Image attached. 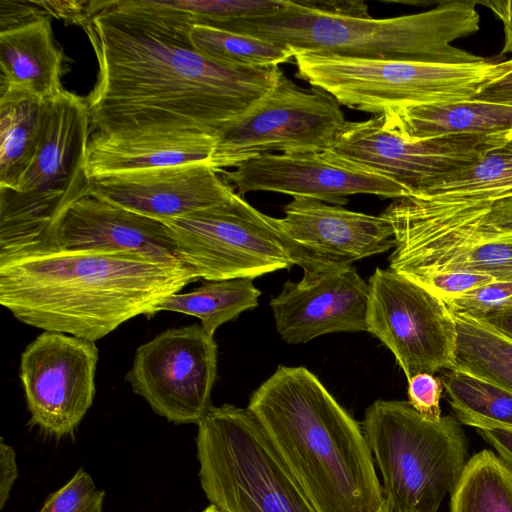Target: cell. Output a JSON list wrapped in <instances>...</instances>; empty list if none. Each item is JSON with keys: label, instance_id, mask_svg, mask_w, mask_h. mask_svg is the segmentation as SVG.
I'll list each match as a JSON object with an SVG mask.
<instances>
[{"label": "cell", "instance_id": "ab89813d", "mask_svg": "<svg viewBox=\"0 0 512 512\" xmlns=\"http://www.w3.org/2000/svg\"><path fill=\"white\" fill-rule=\"evenodd\" d=\"M18 469L14 449L1 439L0 444V508L9 498L12 486L17 479Z\"/></svg>", "mask_w": 512, "mask_h": 512}, {"label": "cell", "instance_id": "8992f818", "mask_svg": "<svg viewBox=\"0 0 512 512\" xmlns=\"http://www.w3.org/2000/svg\"><path fill=\"white\" fill-rule=\"evenodd\" d=\"M199 478L223 512H315L247 408L211 406L197 424Z\"/></svg>", "mask_w": 512, "mask_h": 512}, {"label": "cell", "instance_id": "ee69618b", "mask_svg": "<svg viewBox=\"0 0 512 512\" xmlns=\"http://www.w3.org/2000/svg\"><path fill=\"white\" fill-rule=\"evenodd\" d=\"M202 512H223L220 508H218L216 505L211 504L207 508H205Z\"/></svg>", "mask_w": 512, "mask_h": 512}, {"label": "cell", "instance_id": "d590c367", "mask_svg": "<svg viewBox=\"0 0 512 512\" xmlns=\"http://www.w3.org/2000/svg\"><path fill=\"white\" fill-rule=\"evenodd\" d=\"M443 385L433 374L420 373L408 381V402L425 418L437 421L441 415Z\"/></svg>", "mask_w": 512, "mask_h": 512}, {"label": "cell", "instance_id": "60d3db41", "mask_svg": "<svg viewBox=\"0 0 512 512\" xmlns=\"http://www.w3.org/2000/svg\"><path fill=\"white\" fill-rule=\"evenodd\" d=\"M477 432L495 449L497 455L512 468V430L490 429L477 430Z\"/></svg>", "mask_w": 512, "mask_h": 512}, {"label": "cell", "instance_id": "f35d334b", "mask_svg": "<svg viewBox=\"0 0 512 512\" xmlns=\"http://www.w3.org/2000/svg\"><path fill=\"white\" fill-rule=\"evenodd\" d=\"M473 99L512 107V59L503 61L501 70L479 88Z\"/></svg>", "mask_w": 512, "mask_h": 512}, {"label": "cell", "instance_id": "cb8c5ba5", "mask_svg": "<svg viewBox=\"0 0 512 512\" xmlns=\"http://www.w3.org/2000/svg\"><path fill=\"white\" fill-rule=\"evenodd\" d=\"M42 102L21 92H0V188L17 190L34 157Z\"/></svg>", "mask_w": 512, "mask_h": 512}, {"label": "cell", "instance_id": "277c9868", "mask_svg": "<svg viewBox=\"0 0 512 512\" xmlns=\"http://www.w3.org/2000/svg\"><path fill=\"white\" fill-rule=\"evenodd\" d=\"M475 1H444L421 13L361 18L317 12L287 0L276 14L232 21L221 29L271 41L295 53L463 64L487 60L452 45L479 30Z\"/></svg>", "mask_w": 512, "mask_h": 512}, {"label": "cell", "instance_id": "f1b7e54d", "mask_svg": "<svg viewBox=\"0 0 512 512\" xmlns=\"http://www.w3.org/2000/svg\"><path fill=\"white\" fill-rule=\"evenodd\" d=\"M512 196V134L477 162L431 186L417 197L488 201Z\"/></svg>", "mask_w": 512, "mask_h": 512}, {"label": "cell", "instance_id": "e575fe53", "mask_svg": "<svg viewBox=\"0 0 512 512\" xmlns=\"http://www.w3.org/2000/svg\"><path fill=\"white\" fill-rule=\"evenodd\" d=\"M441 299L457 297L497 281L493 277L464 271H430L405 276Z\"/></svg>", "mask_w": 512, "mask_h": 512}, {"label": "cell", "instance_id": "4fadbf2b", "mask_svg": "<svg viewBox=\"0 0 512 512\" xmlns=\"http://www.w3.org/2000/svg\"><path fill=\"white\" fill-rule=\"evenodd\" d=\"M98 349L94 341L45 331L20 359L30 424L48 434H72L92 405Z\"/></svg>", "mask_w": 512, "mask_h": 512}, {"label": "cell", "instance_id": "ffe728a7", "mask_svg": "<svg viewBox=\"0 0 512 512\" xmlns=\"http://www.w3.org/2000/svg\"><path fill=\"white\" fill-rule=\"evenodd\" d=\"M92 133L86 99L64 89L43 100L36 151L15 191L79 197L88 188L85 167Z\"/></svg>", "mask_w": 512, "mask_h": 512}, {"label": "cell", "instance_id": "836d02e7", "mask_svg": "<svg viewBox=\"0 0 512 512\" xmlns=\"http://www.w3.org/2000/svg\"><path fill=\"white\" fill-rule=\"evenodd\" d=\"M442 300L452 314L485 318L512 308V281H495L460 296Z\"/></svg>", "mask_w": 512, "mask_h": 512}, {"label": "cell", "instance_id": "9a60e30c", "mask_svg": "<svg viewBox=\"0 0 512 512\" xmlns=\"http://www.w3.org/2000/svg\"><path fill=\"white\" fill-rule=\"evenodd\" d=\"M285 216L273 218L294 264L304 272L329 265H350L394 247L393 229L384 217L342 206L293 197Z\"/></svg>", "mask_w": 512, "mask_h": 512}, {"label": "cell", "instance_id": "9c48e42d", "mask_svg": "<svg viewBox=\"0 0 512 512\" xmlns=\"http://www.w3.org/2000/svg\"><path fill=\"white\" fill-rule=\"evenodd\" d=\"M162 222L199 279H254L294 265L273 217L237 192L226 203Z\"/></svg>", "mask_w": 512, "mask_h": 512}, {"label": "cell", "instance_id": "4316f807", "mask_svg": "<svg viewBox=\"0 0 512 512\" xmlns=\"http://www.w3.org/2000/svg\"><path fill=\"white\" fill-rule=\"evenodd\" d=\"M452 315L457 331L455 367L512 392V339L482 318Z\"/></svg>", "mask_w": 512, "mask_h": 512}, {"label": "cell", "instance_id": "8fae6325", "mask_svg": "<svg viewBox=\"0 0 512 512\" xmlns=\"http://www.w3.org/2000/svg\"><path fill=\"white\" fill-rule=\"evenodd\" d=\"M367 332L394 355L407 380L455 367L457 331L445 302L391 268L368 281Z\"/></svg>", "mask_w": 512, "mask_h": 512}, {"label": "cell", "instance_id": "1f68e13d", "mask_svg": "<svg viewBox=\"0 0 512 512\" xmlns=\"http://www.w3.org/2000/svg\"><path fill=\"white\" fill-rule=\"evenodd\" d=\"M424 216L435 223L484 233H512V196L493 202L430 198Z\"/></svg>", "mask_w": 512, "mask_h": 512}, {"label": "cell", "instance_id": "7a4b0ae2", "mask_svg": "<svg viewBox=\"0 0 512 512\" xmlns=\"http://www.w3.org/2000/svg\"><path fill=\"white\" fill-rule=\"evenodd\" d=\"M198 279L184 264L141 254L33 245L0 257V303L27 325L95 342L134 317L155 315Z\"/></svg>", "mask_w": 512, "mask_h": 512}, {"label": "cell", "instance_id": "603a6c76", "mask_svg": "<svg viewBox=\"0 0 512 512\" xmlns=\"http://www.w3.org/2000/svg\"><path fill=\"white\" fill-rule=\"evenodd\" d=\"M386 122L410 140L512 133V107L475 99L391 109Z\"/></svg>", "mask_w": 512, "mask_h": 512}, {"label": "cell", "instance_id": "d6986e66", "mask_svg": "<svg viewBox=\"0 0 512 512\" xmlns=\"http://www.w3.org/2000/svg\"><path fill=\"white\" fill-rule=\"evenodd\" d=\"M209 163L194 162L135 170L88 180L107 201L160 221L220 205L236 191Z\"/></svg>", "mask_w": 512, "mask_h": 512}, {"label": "cell", "instance_id": "7bdbcfd3", "mask_svg": "<svg viewBox=\"0 0 512 512\" xmlns=\"http://www.w3.org/2000/svg\"><path fill=\"white\" fill-rule=\"evenodd\" d=\"M482 319L512 339V308L490 314Z\"/></svg>", "mask_w": 512, "mask_h": 512}, {"label": "cell", "instance_id": "5b68a950", "mask_svg": "<svg viewBox=\"0 0 512 512\" xmlns=\"http://www.w3.org/2000/svg\"><path fill=\"white\" fill-rule=\"evenodd\" d=\"M361 427L393 512H438L469 459L456 418L432 421L408 401L379 399L366 409Z\"/></svg>", "mask_w": 512, "mask_h": 512}, {"label": "cell", "instance_id": "4dcf8cb0", "mask_svg": "<svg viewBox=\"0 0 512 512\" xmlns=\"http://www.w3.org/2000/svg\"><path fill=\"white\" fill-rule=\"evenodd\" d=\"M190 42L201 55L234 66H279L294 58L292 50L271 41L207 25L193 26Z\"/></svg>", "mask_w": 512, "mask_h": 512}, {"label": "cell", "instance_id": "d6a6232c", "mask_svg": "<svg viewBox=\"0 0 512 512\" xmlns=\"http://www.w3.org/2000/svg\"><path fill=\"white\" fill-rule=\"evenodd\" d=\"M104 495L91 476L80 469L66 485L50 495L40 512H102Z\"/></svg>", "mask_w": 512, "mask_h": 512}, {"label": "cell", "instance_id": "30bf717a", "mask_svg": "<svg viewBox=\"0 0 512 512\" xmlns=\"http://www.w3.org/2000/svg\"><path fill=\"white\" fill-rule=\"evenodd\" d=\"M511 134L410 140L381 114L363 121H346L325 152L338 161L384 176L403 187L409 196H417L474 164Z\"/></svg>", "mask_w": 512, "mask_h": 512}, {"label": "cell", "instance_id": "5bb4252c", "mask_svg": "<svg viewBox=\"0 0 512 512\" xmlns=\"http://www.w3.org/2000/svg\"><path fill=\"white\" fill-rule=\"evenodd\" d=\"M381 216L393 229L389 268L403 276L464 271L512 281V233H484L438 224L393 203Z\"/></svg>", "mask_w": 512, "mask_h": 512}, {"label": "cell", "instance_id": "6da1fadb", "mask_svg": "<svg viewBox=\"0 0 512 512\" xmlns=\"http://www.w3.org/2000/svg\"><path fill=\"white\" fill-rule=\"evenodd\" d=\"M82 27L98 63L86 98L93 132L197 131L215 138L270 92L282 72L220 63L102 14Z\"/></svg>", "mask_w": 512, "mask_h": 512}, {"label": "cell", "instance_id": "44dd1931", "mask_svg": "<svg viewBox=\"0 0 512 512\" xmlns=\"http://www.w3.org/2000/svg\"><path fill=\"white\" fill-rule=\"evenodd\" d=\"M216 139L197 131H95L89 140V179L141 169L209 161Z\"/></svg>", "mask_w": 512, "mask_h": 512}, {"label": "cell", "instance_id": "e0dca14e", "mask_svg": "<svg viewBox=\"0 0 512 512\" xmlns=\"http://www.w3.org/2000/svg\"><path fill=\"white\" fill-rule=\"evenodd\" d=\"M369 285L350 265H329L287 281L270 301L276 329L288 344L335 332L367 331Z\"/></svg>", "mask_w": 512, "mask_h": 512}, {"label": "cell", "instance_id": "52a82bcc", "mask_svg": "<svg viewBox=\"0 0 512 512\" xmlns=\"http://www.w3.org/2000/svg\"><path fill=\"white\" fill-rule=\"evenodd\" d=\"M296 77L341 106L381 115L391 109L471 100L502 62L444 64L294 54Z\"/></svg>", "mask_w": 512, "mask_h": 512}, {"label": "cell", "instance_id": "f546056e", "mask_svg": "<svg viewBox=\"0 0 512 512\" xmlns=\"http://www.w3.org/2000/svg\"><path fill=\"white\" fill-rule=\"evenodd\" d=\"M450 512H512V468L490 449L467 461Z\"/></svg>", "mask_w": 512, "mask_h": 512}, {"label": "cell", "instance_id": "484cf974", "mask_svg": "<svg viewBox=\"0 0 512 512\" xmlns=\"http://www.w3.org/2000/svg\"><path fill=\"white\" fill-rule=\"evenodd\" d=\"M260 295L251 278L208 281L190 292L167 297L158 312L165 310L194 316L200 319L203 329L214 336L221 325L257 307Z\"/></svg>", "mask_w": 512, "mask_h": 512}, {"label": "cell", "instance_id": "b9f144b4", "mask_svg": "<svg viewBox=\"0 0 512 512\" xmlns=\"http://www.w3.org/2000/svg\"><path fill=\"white\" fill-rule=\"evenodd\" d=\"M488 7L503 23L504 46L501 54L512 53V0L479 1Z\"/></svg>", "mask_w": 512, "mask_h": 512}, {"label": "cell", "instance_id": "2e32d148", "mask_svg": "<svg viewBox=\"0 0 512 512\" xmlns=\"http://www.w3.org/2000/svg\"><path fill=\"white\" fill-rule=\"evenodd\" d=\"M239 195L269 191L307 197L331 205L348 203V196L372 194L398 199L408 192L379 174L338 161L323 152L263 154L240 164L233 171L222 170Z\"/></svg>", "mask_w": 512, "mask_h": 512}, {"label": "cell", "instance_id": "7402d4cb", "mask_svg": "<svg viewBox=\"0 0 512 512\" xmlns=\"http://www.w3.org/2000/svg\"><path fill=\"white\" fill-rule=\"evenodd\" d=\"M62 63L50 17L0 32V92H21L41 101L53 98L64 90Z\"/></svg>", "mask_w": 512, "mask_h": 512}, {"label": "cell", "instance_id": "3957f363", "mask_svg": "<svg viewBox=\"0 0 512 512\" xmlns=\"http://www.w3.org/2000/svg\"><path fill=\"white\" fill-rule=\"evenodd\" d=\"M247 409L315 512H393L360 423L311 371L279 366Z\"/></svg>", "mask_w": 512, "mask_h": 512}, {"label": "cell", "instance_id": "ac0fdd59", "mask_svg": "<svg viewBox=\"0 0 512 512\" xmlns=\"http://www.w3.org/2000/svg\"><path fill=\"white\" fill-rule=\"evenodd\" d=\"M33 245L72 251L129 252L160 262L184 264L164 222L111 203L89 188L58 212L44 239L29 246Z\"/></svg>", "mask_w": 512, "mask_h": 512}, {"label": "cell", "instance_id": "d4e9b609", "mask_svg": "<svg viewBox=\"0 0 512 512\" xmlns=\"http://www.w3.org/2000/svg\"><path fill=\"white\" fill-rule=\"evenodd\" d=\"M440 380L461 424L477 430H512V392L468 371L453 367Z\"/></svg>", "mask_w": 512, "mask_h": 512}, {"label": "cell", "instance_id": "8d00e7d4", "mask_svg": "<svg viewBox=\"0 0 512 512\" xmlns=\"http://www.w3.org/2000/svg\"><path fill=\"white\" fill-rule=\"evenodd\" d=\"M106 0L37 1L48 17L83 26L105 7Z\"/></svg>", "mask_w": 512, "mask_h": 512}, {"label": "cell", "instance_id": "74e56055", "mask_svg": "<svg viewBox=\"0 0 512 512\" xmlns=\"http://www.w3.org/2000/svg\"><path fill=\"white\" fill-rule=\"evenodd\" d=\"M48 17L37 1L0 0V32Z\"/></svg>", "mask_w": 512, "mask_h": 512}, {"label": "cell", "instance_id": "ba28073f", "mask_svg": "<svg viewBox=\"0 0 512 512\" xmlns=\"http://www.w3.org/2000/svg\"><path fill=\"white\" fill-rule=\"evenodd\" d=\"M346 121L332 95L301 88L282 71L270 92L216 135L209 163L221 172L272 151L323 152Z\"/></svg>", "mask_w": 512, "mask_h": 512}, {"label": "cell", "instance_id": "7c38bea8", "mask_svg": "<svg viewBox=\"0 0 512 512\" xmlns=\"http://www.w3.org/2000/svg\"><path fill=\"white\" fill-rule=\"evenodd\" d=\"M217 344L201 325L168 329L139 346L125 379L153 411L198 424L210 409Z\"/></svg>", "mask_w": 512, "mask_h": 512}, {"label": "cell", "instance_id": "83f0119b", "mask_svg": "<svg viewBox=\"0 0 512 512\" xmlns=\"http://www.w3.org/2000/svg\"><path fill=\"white\" fill-rule=\"evenodd\" d=\"M287 0H148L147 7L164 28L189 36L195 25L222 28L247 18L273 15L283 11Z\"/></svg>", "mask_w": 512, "mask_h": 512}]
</instances>
